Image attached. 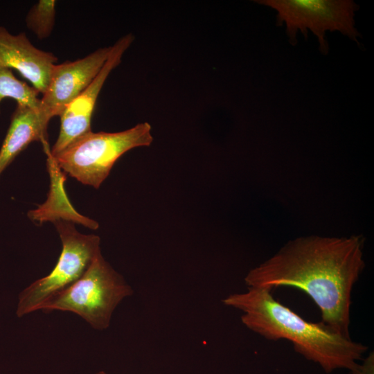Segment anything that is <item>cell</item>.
<instances>
[{
	"label": "cell",
	"mask_w": 374,
	"mask_h": 374,
	"mask_svg": "<svg viewBox=\"0 0 374 374\" xmlns=\"http://www.w3.org/2000/svg\"><path fill=\"white\" fill-rule=\"evenodd\" d=\"M364 267L359 237H310L290 242L244 278L248 287L299 289L318 306L321 323L350 337L352 290Z\"/></svg>",
	"instance_id": "6da1fadb"
},
{
	"label": "cell",
	"mask_w": 374,
	"mask_h": 374,
	"mask_svg": "<svg viewBox=\"0 0 374 374\" xmlns=\"http://www.w3.org/2000/svg\"><path fill=\"white\" fill-rule=\"evenodd\" d=\"M222 303L242 312L241 321L248 329L269 340L290 341L296 352L326 373L353 369L367 350V346L321 322L305 320L276 301L269 288L247 287L246 292L229 294Z\"/></svg>",
	"instance_id": "7a4b0ae2"
},
{
	"label": "cell",
	"mask_w": 374,
	"mask_h": 374,
	"mask_svg": "<svg viewBox=\"0 0 374 374\" xmlns=\"http://www.w3.org/2000/svg\"><path fill=\"white\" fill-rule=\"evenodd\" d=\"M133 294L132 287L100 252L80 278L51 296L38 310L73 312L93 328L103 330L109 327L116 307Z\"/></svg>",
	"instance_id": "3957f363"
},
{
	"label": "cell",
	"mask_w": 374,
	"mask_h": 374,
	"mask_svg": "<svg viewBox=\"0 0 374 374\" xmlns=\"http://www.w3.org/2000/svg\"><path fill=\"white\" fill-rule=\"evenodd\" d=\"M151 130L150 124L144 122L117 132L91 131L53 157L58 167L71 177L98 188L123 154L152 143Z\"/></svg>",
	"instance_id": "277c9868"
},
{
	"label": "cell",
	"mask_w": 374,
	"mask_h": 374,
	"mask_svg": "<svg viewBox=\"0 0 374 374\" xmlns=\"http://www.w3.org/2000/svg\"><path fill=\"white\" fill-rule=\"evenodd\" d=\"M256 2L276 12L277 25H285L290 42L294 45L301 33L308 30L317 37L321 53L327 54L328 31H337L359 44L360 33L355 28V12L358 6L351 0H259Z\"/></svg>",
	"instance_id": "5b68a950"
},
{
	"label": "cell",
	"mask_w": 374,
	"mask_h": 374,
	"mask_svg": "<svg viewBox=\"0 0 374 374\" xmlns=\"http://www.w3.org/2000/svg\"><path fill=\"white\" fill-rule=\"evenodd\" d=\"M53 223L62 242L60 257L48 275L19 293L16 310L19 318L37 311L51 296L76 281L100 252L99 236L82 234L70 222L57 220Z\"/></svg>",
	"instance_id": "8992f818"
},
{
	"label": "cell",
	"mask_w": 374,
	"mask_h": 374,
	"mask_svg": "<svg viewBox=\"0 0 374 374\" xmlns=\"http://www.w3.org/2000/svg\"><path fill=\"white\" fill-rule=\"evenodd\" d=\"M111 47H100L82 58L53 66L48 85L40 98L39 112L46 120L60 116L93 81L107 60Z\"/></svg>",
	"instance_id": "52a82bcc"
},
{
	"label": "cell",
	"mask_w": 374,
	"mask_h": 374,
	"mask_svg": "<svg viewBox=\"0 0 374 374\" xmlns=\"http://www.w3.org/2000/svg\"><path fill=\"white\" fill-rule=\"evenodd\" d=\"M134 39L129 33L111 47L105 64L93 81L62 112L57 139L51 150L55 157L73 141L91 131V121L100 92L110 73L118 66L122 57Z\"/></svg>",
	"instance_id": "ba28073f"
},
{
	"label": "cell",
	"mask_w": 374,
	"mask_h": 374,
	"mask_svg": "<svg viewBox=\"0 0 374 374\" xmlns=\"http://www.w3.org/2000/svg\"><path fill=\"white\" fill-rule=\"evenodd\" d=\"M57 57L35 47L25 33L11 34L0 26V66L16 70L43 94Z\"/></svg>",
	"instance_id": "9c48e42d"
},
{
	"label": "cell",
	"mask_w": 374,
	"mask_h": 374,
	"mask_svg": "<svg viewBox=\"0 0 374 374\" xmlns=\"http://www.w3.org/2000/svg\"><path fill=\"white\" fill-rule=\"evenodd\" d=\"M49 121L39 111L17 104L0 148V175L31 143H46Z\"/></svg>",
	"instance_id": "30bf717a"
},
{
	"label": "cell",
	"mask_w": 374,
	"mask_h": 374,
	"mask_svg": "<svg viewBox=\"0 0 374 374\" xmlns=\"http://www.w3.org/2000/svg\"><path fill=\"white\" fill-rule=\"evenodd\" d=\"M44 148L47 154V166L51 178L48 199L37 209L30 211L29 218L39 223L64 220L80 223L89 229H96L98 223L78 213L71 204L64 190L65 176L51 154L48 143Z\"/></svg>",
	"instance_id": "8fae6325"
},
{
	"label": "cell",
	"mask_w": 374,
	"mask_h": 374,
	"mask_svg": "<svg viewBox=\"0 0 374 374\" xmlns=\"http://www.w3.org/2000/svg\"><path fill=\"white\" fill-rule=\"evenodd\" d=\"M39 95L34 87L16 78L12 69L0 66V104L5 98H12L17 104L39 111Z\"/></svg>",
	"instance_id": "7c38bea8"
},
{
	"label": "cell",
	"mask_w": 374,
	"mask_h": 374,
	"mask_svg": "<svg viewBox=\"0 0 374 374\" xmlns=\"http://www.w3.org/2000/svg\"><path fill=\"white\" fill-rule=\"evenodd\" d=\"M55 3L54 0H39L27 13L26 26L40 39L48 37L53 30Z\"/></svg>",
	"instance_id": "4fadbf2b"
},
{
	"label": "cell",
	"mask_w": 374,
	"mask_h": 374,
	"mask_svg": "<svg viewBox=\"0 0 374 374\" xmlns=\"http://www.w3.org/2000/svg\"><path fill=\"white\" fill-rule=\"evenodd\" d=\"M350 374H374L373 352L369 353L362 364L358 363L353 369L350 370Z\"/></svg>",
	"instance_id": "5bb4252c"
},
{
	"label": "cell",
	"mask_w": 374,
	"mask_h": 374,
	"mask_svg": "<svg viewBox=\"0 0 374 374\" xmlns=\"http://www.w3.org/2000/svg\"><path fill=\"white\" fill-rule=\"evenodd\" d=\"M96 374H107V373L105 371H101L98 372ZM157 374H160V373H157Z\"/></svg>",
	"instance_id": "9a60e30c"
}]
</instances>
